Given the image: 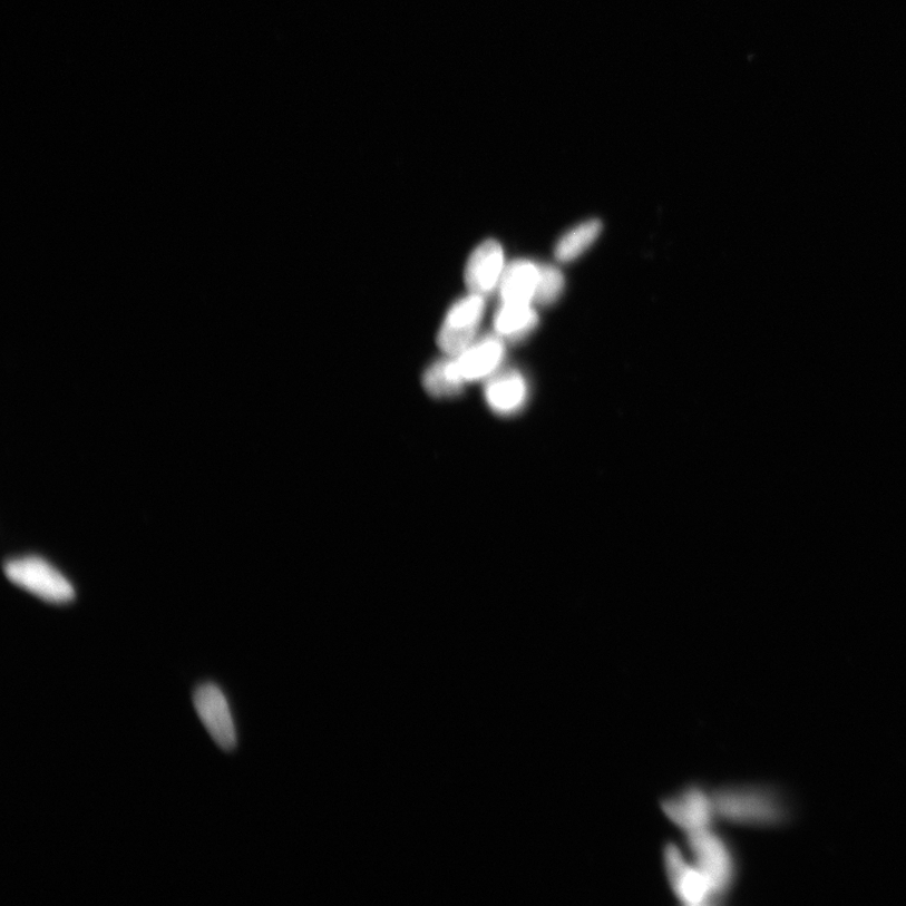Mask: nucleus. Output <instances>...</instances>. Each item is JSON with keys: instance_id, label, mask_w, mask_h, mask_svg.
<instances>
[{"instance_id": "f257e3e1", "label": "nucleus", "mask_w": 906, "mask_h": 906, "mask_svg": "<svg viewBox=\"0 0 906 906\" xmlns=\"http://www.w3.org/2000/svg\"><path fill=\"white\" fill-rule=\"evenodd\" d=\"M718 820L744 827H776L791 816L775 787L733 785L713 788Z\"/></svg>"}, {"instance_id": "f03ea898", "label": "nucleus", "mask_w": 906, "mask_h": 906, "mask_svg": "<svg viewBox=\"0 0 906 906\" xmlns=\"http://www.w3.org/2000/svg\"><path fill=\"white\" fill-rule=\"evenodd\" d=\"M685 836L690 859L708 876L725 900L733 892L739 876L734 846L723 834L715 830V826Z\"/></svg>"}, {"instance_id": "7ed1b4c3", "label": "nucleus", "mask_w": 906, "mask_h": 906, "mask_svg": "<svg viewBox=\"0 0 906 906\" xmlns=\"http://www.w3.org/2000/svg\"><path fill=\"white\" fill-rule=\"evenodd\" d=\"M662 860L672 894L681 904L710 906L724 902L713 883L679 845L666 844Z\"/></svg>"}, {"instance_id": "20e7f679", "label": "nucleus", "mask_w": 906, "mask_h": 906, "mask_svg": "<svg viewBox=\"0 0 906 906\" xmlns=\"http://www.w3.org/2000/svg\"><path fill=\"white\" fill-rule=\"evenodd\" d=\"M4 573L18 587L47 602L61 604L75 598L72 584L42 558L25 557L9 561L4 564Z\"/></svg>"}, {"instance_id": "39448f33", "label": "nucleus", "mask_w": 906, "mask_h": 906, "mask_svg": "<svg viewBox=\"0 0 906 906\" xmlns=\"http://www.w3.org/2000/svg\"><path fill=\"white\" fill-rule=\"evenodd\" d=\"M661 810L685 835L714 827L718 820L713 789L691 783L661 801Z\"/></svg>"}, {"instance_id": "423d86ee", "label": "nucleus", "mask_w": 906, "mask_h": 906, "mask_svg": "<svg viewBox=\"0 0 906 906\" xmlns=\"http://www.w3.org/2000/svg\"><path fill=\"white\" fill-rule=\"evenodd\" d=\"M485 314V298L470 294L456 301L447 311L444 324L438 331L437 344L447 355L464 352L476 340L477 331Z\"/></svg>"}, {"instance_id": "0eeeda50", "label": "nucleus", "mask_w": 906, "mask_h": 906, "mask_svg": "<svg viewBox=\"0 0 906 906\" xmlns=\"http://www.w3.org/2000/svg\"><path fill=\"white\" fill-rule=\"evenodd\" d=\"M194 707L217 746L231 752L237 746L235 723L226 695L216 684H203L194 691Z\"/></svg>"}, {"instance_id": "6e6552de", "label": "nucleus", "mask_w": 906, "mask_h": 906, "mask_svg": "<svg viewBox=\"0 0 906 906\" xmlns=\"http://www.w3.org/2000/svg\"><path fill=\"white\" fill-rule=\"evenodd\" d=\"M505 265V253L498 241L489 240L477 246L465 269V281L471 294L490 295L499 289Z\"/></svg>"}, {"instance_id": "1a4fd4ad", "label": "nucleus", "mask_w": 906, "mask_h": 906, "mask_svg": "<svg viewBox=\"0 0 906 906\" xmlns=\"http://www.w3.org/2000/svg\"><path fill=\"white\" fill-rule=\"evenodd\" d=\"M452 357L466 383L484 381L498 373L504 362V340L498 335L476 339L464 352Z\"/></svg>"}, {"instance_id": "9d476101", "label": "nucleus", "mask_w": 906, "mask_h": 906, "mask_svg": "<svg viewBox=\"0 0 906 906\" xmlns=\"http://www.w3.org/2000/svg\"><path fill=\"white\" fill-rule=\"evenodd\" d=\"M529 389L525 378L516 370L496 373L485 388L486 403L495 413L513 415L519 412L528 399Z\"/></svg>"}, {"instance_id": "9b49d317", "label": "nucleus", "mask_w": 906, "mask_h": 906, "mask_svg": "<svg viewBox=\"0 0 906 906\" xmlns=\"http://www.w3.org/2000/svg\"><path fill=\"white\" fill-rule=\"evenodd\" d=\"M540 276V265L529 260H519L506 266L499 286L503 302L533 304Z\"/></svg>"}, {"instance_id": "f8f14e48", "label": "nucleus", "mask_w": 906, "mask_h": 906, "mask_svg": "<svg viewBox=\"0 0 906 906\" xmlns=\"http://www.w3.org/2000/svg\"><path fill=\"white\" fill-rule=\"evenodd\" d=\"M538 324L539 318L533 304H522V302H503L494 320L496 335L503 340L524 339Z\"/></svg>"}, {"instance_id": "ddd939ff", "label": "nucleus", "mask_w": 906, "mask_h": 906, "mask_svg": "<svg viewBox=\"0 0 906 906\" xmlns=\"http://www.w3.org/2000/svg\"><path fill=\"white\" fill-rule=\"evenodd\" d=\"M465 384V379L452 355L438 360L426 370L423 376L426 391L438 398L460 394Z\"/></svg>"}, {"instance_id": "4468645a", "label": "nucleus", "mask_w": 906, "mask_h": 906, "mask_svg": "<svg viewBox=\"0 0 906 906\" xmlns=\"http://www.w3.org/2000/svg\"><path fill=\"white\" fill-rule=\"evenodd\" d=\"M602 223L598 220L582 222L558 241L555 246V257L561 262L577 260L591 249L601 235Z\"/></svg>"}, {"instance_id": "2eb2a0df", "label": "nucleus", "mask_w": 906, "mask_h": 906, "mask_svg": "<svg viewBox=\"0 0 906 906\" xmlns=\"http://www.w3.org/2000/svg\"><path fill=\"white\" fill-rule=\"evenodd\" d=\"M564 276L559 269L552 265H540V276L535 302L542 305H552L557 302L564 291Z\"/></svg>"}]
</instances>
